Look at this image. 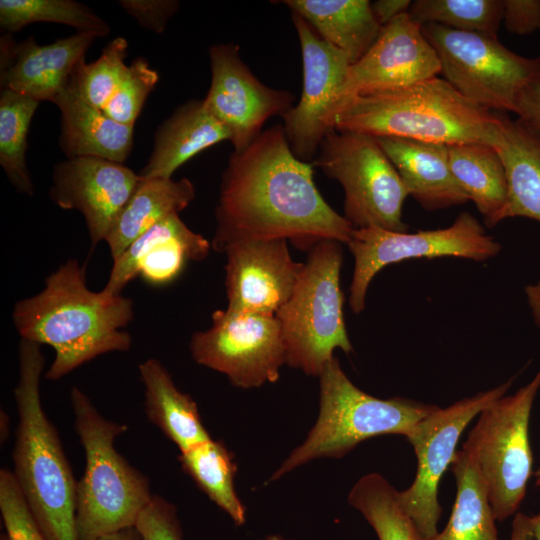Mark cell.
Masks as SVG:
<instances>
[{"label": "cell", "mask_w": 540, "mask_h": 540, "mask_svg": "<svg viewBox=\"0 0 540 540\" xmlns=\"http://www.w3.org/2000/svg\"><path fill=\"white\" fill-rule=\"evenodd\" d=\"M313 173L280 124L233 151L221 175L212 248L224 253L236 242L266 239L307 251L323 240L347 244L354 228L324 200Z\"/></svg>", "instance_id": "1"}, {"label": "cell", "mask_w": 540, "mask_h": 540, "mask_svg": "<svg viewBox=\"0 0 540 540\" xmlns=\"http://www.w3.org/2000/svg\"><path fill=\"white\" fill-rule=\"evenodd\" d=\"M133 318V300L91 291L85 268L74 258L52 272L39 293L16 302L12 311L20 339L54 349L45 374L52 381L99 355L130 350L132 336L124 328Z\"/></svg>", "instance_id": "2"}, {"label": "cell", "mask_w": 540, "mask_h": 540, "mask_svg": "<svg viewBox=\"0 0 540 540\" xmlns=\"http://www.w3.org/2000/svg\"><path fill=\"white\" fill-rule=\"evenodd\" d=\"M14 389L18 425L12 452L17 485L46 540H81L76 526L77 481L60 438L41 404V345L20 339Z\"/></svg>", "instance_id": "3"}, {"label": "cell", "mask_w": 540, "mask_h": 540, "mask_svg": "<svg viewBox=\"0 0 540 540\" xmlns=\"http://www.w3.org/2000/svg\"><path fill=\"white\" fill-rule=\"evenodd\" d=\"M500 112L473 103L439 76L409 86L358 95L334 114L332 130L445 145H493Z\"/></svg>", "instance_id": "4"}, {"label": "cell", "mask_w": 540, "mask_h": 540, "mask_svg": "<svg viewBox=\"0 0 540 540\" xmlns=\"http://www.w3.org/2000/svg\"><path fill=\"white\" fill-rule=\"evenodd\" d=\"M74 427L85 452L76 486V526L81 540H96L136 521L152 498L148 478L115 448L125 424L103 417L77 386L70 392Z\"/></svg>", "instance_id": "5"}, {"label": "cell", "mask_w": 540, "mask_h": 540, "mask_svg": "<svg viewBox=\"0 0 540 540\" xmlns=\"http://www.w3.org/2000/svg\"><path fill=\"white\" fill-rule=\"evenodd\" d=\"M320 379L318 418L301 445L270 477L276 481L305 463L341 458L364 440L388 434L407 437L438 406L402 397L380 399L356 387L334 356Z\"/></svg>", "instance_id": "6"}, {"label": "cell", "mask_w": 540, "mask_h": 540, "mask_svg": "<svg viewBox=\"0 0 540 540\" xmlns=\"http://www.w3.org/2000/svg\"><path fill=\"white\" fill-rule=\"evenodd\" d=\"M341 244L323 240L308 251L290 298L276 313L286 364L310 376H320L336 348L353 351L340 289Z\"/></svg>", "instance_id": "7"}, {"label": "cell", "mask_w": 540, "mask_h": 540, "mask_svg": "<svg viewBox=\"0 0 540 540\" xmlns=\"http://www.w3.org/2000/svg\"><path fill=\"white\" fill-rule=\"evenodd\" d=\"M539 389L540 369L515 394L484 408L463 445L479 469L499 522L518 510L532 475L529 422Z\"/></svg>", "instance_id": "8"}, {"label": "cell", "mask_w": 540, "mask_h": 540, "mask_svg": "<svg viewBox=\"0 0 540 540\" xmlns=\"http://www.w3.org/2000/svg\"><path fill=\"white\" fill-rule=\"evenodd\" d=\"M344 189V217L354 229L407 232L402 206L409 193L376 137L331 130L311 162Z\"/></svg>", "instance_id": "9"}, {"label": "cell", "mask_w": 540, "mask_h": 540, "mask_svg": "<svg viewBox=\"0 0 540 540\" xmlns=\"http://www.w3.org/2000/svg\"><path fill=\"white\" fill-rule=\"evenodd\" d=\"M422 31L437 53L444 79L485 109L515 113L522 90L540 77L538 58L519 56L497 38L435 23L422 24Z\"/></svg>", "instance_id": "10"}, {"label": "cell", "mask_w": 540, "mask_h": 540, "mask_svg": "<svg viewBox=\"0 0 540 540\" xmlns=\"http://www.w3.org/2000/svg\"><path fill=\"white\" fill-rule=\"evenodd\" d=\"M354 256L349 304L354 313L365 308L373 277L385 266L411 258L453 256L485 261L498 254L500 244L487 235L478 220L461 213L447 228L416 233L389 231L379 227L354 229L347 243Z\"/></svg>", "instance_id": "11"}, {"label": "cell", "mask_w": 540, "mask_h": 540, "mask_svg": "<svg viewBox=\"0 0 540 540\" xmlns=\"http://www.w3.org/2000/svg\"><path fill=\"white\" fill-rule=\"evenodd\" d=\"M513 380L446 407H437L421 419L406 437L417 458V472L409 488L398 491V500L411 519L420 540L438 533L442 508L438 488L451 466L461 434L481 411L505 395Z\"/></svg>", "instance_id": "12"}, {"label": "cell", "mask_w": 540, "mask_h": 540, "mask_svg": "<svg viewBox=\"0 0 540 540\" xmlns=\"http://www.w3.org/2000/svg\"><path fill=\"white\" fill-rule=\"evenodd\" d=\"M189 349L196 363L242 389L276 382L286 364L280 324L272 314L216 310L211 326L192 335Z\"/></svg>", "instance_id": "13"}, {"label": "cell", "mask_w": 540, "mask_h": 540, "mask_svg": "<svg viewBox=\"0 0 540 540\" xmlns=\"http://www.w3.org/2000/svg\"><path fill=\"white\" fill-rule=\"evenodd\" d=\"M292 21L301 47L303 87L298 103L282 116V126L293 154L309 162L332 130L331 121L351 62L301 16L292 13Z\"/></svg>", "instance_id": "14"}, {"label": "cell", "mask_w": 540, "mask_h": 540, "mask_svg": "<svg viewBox=\"0 0 540 540\" xmlns=\"http://www.w3.org/2000/svg\"><path fill=\"white\" fill-rule=\"evenodd\" d=\"M209 57L211 82L203 103L229 131L234 151H240L269 118L282 117L293 107L295 95L263 84L243 62L236 44H213Z\"/></svg>", "instance_id": "15"}, {"label": "cell", "mask_w": 540, "mask_h": 540, "mask_svg": "<svg viewBox=\"0 0 540 540\" xmlns=\"http://www.w3.org/2000/svg\"><path fill=\"white\" fill-rule=\"evenodd\" d=\"M440 73L422 23L409 12L401 14L383 26L367 53L350 65L335 113L355 96L409 86Z\"/></svg>", "instance_id": "16"}, {"label": "cell", "mask_w": 540, "mask_h": 540, "mask_svg": "<svg viewBox=\"0 0 540 540\" xmlns=\"http://www.w3.org/2000/svg\"><path fill=\"white\" fill-rule=\"evenodd\" d=\"M140 180L141 175L123 163L97 157L70 158L54 166L49 196L60 208L83 215L95 247L106 240Z\"/></svg>", "instance_id": "17"}, {"label": "cell", "mask_w": 540, "mask_h": 540, "mask_svg": "<svg viewBox=\"0 0 540 540\" xmlns=\"http://www.w3.org/2000/svg\"><path fill=\"white\" fill-rule=\"evenodd\" d=\"M224 253L227 308L240 312L276 315L304 266L292 259L285 239L240 241Z\"/></svg>", "instance_id": "18"}, {"label": "cell", "mask_w": 540, "mask_h": 540, "mask_svg": "<svg viewBox=\"0 0 540 540\" xmlns=\"http://www.w3.org/2000/svg\"><path fill=\"white\" fill-rule=\"evenodd\" d=\"M212 248L201 234L192 231L172 214L145 231L115 260L102 289L120 295L136 277L151 286H165L183 271L187 261H202Z\"/></svg>", "instance_id": "19"}, {"label": "cell", "mask_w": 540, "mask_h": 540, "mask_svg": "<svg viewBox=\"0 0 540 540\" xmlns=\"http://www.w3.org/2000/svg\"><path fill=\"white\" fill-rule=\"evenodd\" d=\"M87 33L75 34L40 45L33 36L16 43L9 35L1 37L0 84L38 102L54 103L68 85L77 65L95 40Z\"/></svg>", "instance_id": "20"}, {"label": "cell", "mask_w": 540, "mask_h": 540, "mask_svg": "<svg viewBox=\"0 0 540 540\" xmlns=\"http://www.w3.org/2000/svg\"><path fill=\"white\" fill-rule=\"evenodd\" d=\"M399 173L409 196L426 210L466 203L469 198L449 165L448 145L395 137H376Z\"/></svg>", "instance_id": "21"}, {"label": "cell", "mask_w": 540, "mask_h": 540, "mask_svg": "<svg viewBox=\"0 0 540 540\" xmlns=\"http://www.w3.org/2000/svg\"><path fill=\"white\" fill-rule=\"evenodd\" d=\"M54 104L61 113L59 146L67 159L97 157L124 164L132 151L134 127L87 103L70 81Z\"/></svg>", "instance_id": "22"}, {"label": "cell", "mask_w": 540, "mask_h": 540, "mask_svg": "<svg viewBox=\"0 0 540 540\" xmlns=\"http://www.w3.org/2000/svg\"><path fill=\"white\" fill-rule=\"evenodd\" d=\"M230 138L225 126L206 109L203 99L189 100L175 109L155 131L153 150L140 175L172 178L192 157Z\"/></svg>", "instance_id": "23"}, {"label": "cell", "mask_w": 540, "mask_h": 540, "mask_svg": "<svg viewBox=\"0 0 540 540\" xmlns=\"http://www.w3.org/2000/svg\"><path fill=\"white\" fill-rule=\"evenodd\" d=\"M328 44L344 52L351 64L376 41L381 25L368 0H285Z\"/></svg>", "instance_id": "24"}, {"label": "cell", "mask_w": 540, "mask_h": 540, "mask_svg": "<svg viewBox=\"0 0 540 540\" xmlns=\"http://www.w3.org/2000/svg\"><path fill=\"white\" fill-rule=\"evenodd\" d=\"M492 146L503 162L508 186L501 221L527 217L540 222V142L518 120L500 112Z\"/></svg>", "instance_id": "25"}, {"label": "cell", "mask_w": 540, "mask_h": 540, "mask_svg": "<svg viewBox=\"0 0 540 540\" xmlns=\"http://www.w3.org/2000/svg\"><path fill=\"white\" fill-rule=\"evenodd\" d=\"M138 370L144 385L147 418L180 452L211 439L202 424L196 402L177 388L158 359H146L138 365Z\"/></svg>", "instance_id": "26"}, {"label": "cell", "mask_w": 540, "mask_h": 540, "mask_svg": "<svg viewBox=\"0 0 540 540\" xmlns=\"http://www.w3.org/2000/svg\"><path fill=\"white\" fill-rule=\"evenodd\" d=\"M195 196V187L187 178L173 180L141 176L105 240L113 260L153 225L172 214H179Z\"/></svg>", "instance_id": "27"}, {"label": "cell", "mask_w": 540, "mask_h": 540, "mask_svg": "<svg viewBox=\"0 0 540 540\" xmlns=\"http://www.w3.org/2000/svg\"><path fill=\"white\" fill-rule=\"evenodd\" d=\"M449 165L459 186L492 227L501 221L508 194L503 162L490 144L448 145Z\"/></svg>", "instance_id": "28"}, {"label": "cell", "mask_w": 540, "mask_h": 540, "mask_svg": "<svg viewBox=\"0 0 540 540\" xmlns=\"http://www.w3.org/2000/svg\"><path fill=\"white\" fill-rule=\"evenodd\" d=\"M450 467L457 489L451 516L428 540H499L488 492L471 454L458 450Z\"/></svg>", "instance_id": "29"}, {"label": "cell", "mask_w": 540, "mask_h": 540, "mask_svg": "<svg viewBox=\"0 0 540 540\" xmlns=\"http://www.w3.org/2000/svg\"><path fill=\"white\" fill-rule=\"evenodd\" d=\"M178 460L182 470L236 526L245 524L246 508L234 487L237 464L222 441L211 438L199 443L180 452Z\"/></svg>", "instance_id": "30"}, {"label": "cell", "mask_w": 540, "mask_h": 540, "mask_svg": "<svg viewBox=\"0 0 540 540\" xmlns=\"http://www.w3.org/2000/svg\"><path fill=\"white\" fill-rule=\"evenodd\" d=\"M39 102L1 89L0 94V165L15 189L33 196L34 185L26 164L27 135Z\"/></svg>", "instance_id": "31"}, {"label": "cell", "mask_w": 540, "mask_h": 540, "mask_svg": "<svg viewBox=\"0 0 540 540\" xmlns=\"http://www.w3.org/2000/svg\"><path fill=\"white\" fill-rule=\"evenodd\" d=\"M348 503L359 511L379 540H420L409 516L398 500V491L379 473L357 480Z\"/></svg>", "instance_id": "32"}, {"label": "cell", "mask_w": 540, "mask_h": 540, "mask_svg": "<svg viewBox=\"0 0 540 540\" xmlns=\"http://www.w3.org/2000/svg\"><path fill=\"white\" fill-rule=\"evenodd\" d=\"M49 22L71 26L80 33L105 37L108 23L88 6L73 0H1V29L13 33L32 23Z\"/></svg>", "instance_id": "33"}, {"label": "cell", "mask_w": 540, "mask_h": 540, "mask_svg": "<svg viewBox=\"0 0 540 540\" xmlns=\"http://www.w3.org/2000/svg\"><path fill=\"white\" fill-rule=\"evenodd\" d=\"M409 13L422 24L435 23L497 38L502 21V1L416 0L412 1Z\"/></svg>", "instance_id": "34"}, {"label": "cell", "mask_w": 540, "mask_h": 540, "mask_svg": "<svg viewBox=\"0 0 540 540\" xmlns=\"http://www.w3.org/2000/svg\"><path fill=\"white\" fill-rule=\"evenodd\" d=\"M127 52V40L121 36L114 38L94 62L84 60L77 65L71 86L87 103L102 110L126 75Z\"/></svg>", "instance_id": "35"}, {"label": "cell", "mask_w": 540, "mask_h": 540, "mask_svg": "<svg viewBox=\"0 0 540 540\" xmlns=\"http://www.w3.org/2000/svg\"><path fill=\"white\" fill-rule=\"evenodd\" d=\"M158 73L143 58L138 57L128 66L125 77L102 109L113 120L134 127L143 105L157 84Z\"/></svg>", "instance_id": "36"}, {"label": "cell", "mask_w": 540, "mask_h": 540, "mask_svg": "<svg viewBox=\"0 0 540 540\" xmlns=\"http://www.w3.org/2000/svg\"><path fill=\"white\" fill-rule=\"evenodd\" d=\"M0 511L7 540H46L7 468L0 471Z\"/></svg>", "instance_id": "37"}, {"label": "cell", "mask_w": 540, "mask_h": 540, "mask_svg": "<svg viewBox=\"0 0 540 540\" xmlns=\"http://www.w3.org/2000/svg\"><path fill=\"white\" fill-rule=\"evenodd\" d=\"M135 528L142 540H183L177 509L159 495H153L140 513Z\"/></svg>", "instance_id": "38"}, {"label": "cell", "mask_w": 540, "mask_h": 540, "mask_svg": "<svg viewBox=\"0 0 540 540\" xmlns=\"http://www.w3.org/2000/svg\"><path fill=\"white\" fill-rule=\"evenodd\" d=\"M120 6L145 29L162 33L169 19L177 12L175 0H121Z\"/></svg>", "instance_id": "39"}, {"label": "cell", "mask_w": 540, "mask_h": 540, "mask_svg": "<svg viewBox=\"0 0 540 540\" xmlns=\"http://www.w3.org/2000/svg\"><path fill=\"white\" fill-rule=\"evenodd\" d=\"M502 20L509 32L518 35L540 29V0H503Z\"/></svg>", "instance_id": "40"}, {"label": "cell", "mask_w": 540, "mask_h": 540, "mask_svg": "<svg viewBox=\"0 0 540 540\" xmlns=\"http://www.w3.org/2000/svg\"><path fill=\"white\" fill-rule=\"evenodd\" d=\"M515 113L518 121L540 142V77L522 90Z\"/></svg>", "instance_id": "41"}, {"label": "cell", "mask_w": 540, "mask_h": 540, "mask_svg": "<svg viewBox=\"0 0 540 540\" xmlns=\"http://www.w3.org/2000/svg\"><path fill=\"white\" fill-rule=\"evenodd\" d=\"M411 4L412 1L409 0H377L371 2V8L383 27L399 15L409 12Z\"/></svg>", "instance_id": "42"}, {"label": "cell", "mask_w": 540, "mask_h": 540, "mask_svg": "<svg viewBox=\"0 0 540 540\" xmlns=\"http://www.w3.org/2000/svg\"><path fill=\"white\" fill-rule=\"evenodd\" d=\"M525 294L532 316L538 327H540V279L535 284L525 287Z\"/></svg>", "instance_id": "43"}, {"label": "cell", "mask_w": 540, "mask_h": 540, "mask_svg": "<svg viewBox=\"0 0 540 540\" xmlns=\"http://www.w3.org/2000/svg\"><path fill=\"white\" fill-rule=\"evenodd\" d=\"M96 540H142L135 527L105 535Z\"/></svg>", "instance_id": "44"}, {"label": "cell", "mask_w": 540, "mask_h": 540, "mask_svg": "<svg viewBox=\"0 0 540 540\" xmlns=\"http://www.w3.org/2000/svg\"><path fill=\"white\" fill-rule=\"evenodd\" d=\"M529 526L532 540H540V513L530 517Z\"/></svg>", "instance_id": "45"}, {"label": "cell", "mask_w": 540, "mask_h": 540, "mask_svg": "<svg viewBox=\"0 0 540 540\" xmlns=\"http://www.w3.org/2000/svg\"><path fill=\"white\" fill-rule=\"evenodd\" d=\"M259 540H294V539H289L279 534H270V535H266L265 537Z\"/></svg>", "instance_id": "46"}, {"label": "cell", "mask_w": 540, "mask_h": 540, "mask_svg": "<svg viewBox=\"0 0 540 540\" xmlns=\"http://www.w3.org/2000/svg\"><path fill=\"white\" fill-rule=\"evenodd\" d=\"M535 483L538 487H540V467L535 472Z\"/></svg>", "instance_id": "47"}, {"label": "cell", "mask_w": 540, "mask_h": 540, "mask_svg": "<svg viewBox=\"0 0 540 540\" xmlns=\"http://www.w3.org/2000/svg\"><path fill=\"white\" fill-rule=\"evenodd\" d=\"M537 58H538V59H539V61H540V55H539V56H538Z\"/></svg>", "instance_id": "48"}]
</instances>
